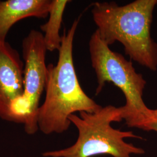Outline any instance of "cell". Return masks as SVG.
Wrapping results in <instances>:
<instances>
[{"label":"cell","instance_id":"obj_1","mask_svg":"<svg viewBox=\"0 0 157 157\" xmlns=\"http://www.w3.org/2000/svg\"><path fill=\"white\" fill-rule=\"evenodd\" d=\"M78 22L75 20L63 31L58 62L47 65L45 100L37 118L39 129L45 135L67 131L71 124L69 117L75 112L93 113L102 107L85 93L76 73L73 44Z\"/></svg>","mask_w":157,"mask_h":157},{"label":"cell","instance_id":"obj_2","mask_svg":"<svg viewBox=\"0 0 157 157\" xmlns=\"http://www.w3.org/2000/svg\"><path fill=\"white\" fill-rule=\"evenodd\" d=\"M157 0H136L125 6L115 2H97L91 13L97 31L104 43L116 41L124 45L125 54L142 66L157 69V43L151 27Z\"/></svg>","mask_w":157,"mask_h":157},{"label":"cell","instance_id":"obj_3","mask_svg":"<svg viewBox=\"0 0 157 157\" xmlns=\"http://www.w3.org/2000/svg\"><path fill=\"white\" fill-rule=\"evenodd\" d=\"M69 119L78 130L75 143L64 149L44 152V157H93L109 155L113 157H131L143 154V149L124 140L126 138H142L132 131L114 129L111 124L123 120L121 107L109 105L93 113L82 112L80 117L71 115Z\"/></svg>","mask_w":157,"mask_h":157},{"label":"cell","instance_id":"obj_4","mask_svg":"<svg viewBox=\"0 0 157 157\" xmlns=\"http://www.w3.org/2000/svg\"><path fill=\"white\" fill-rule=\"evenodd\" d=\"M89 46L97 80L95 95L101 93L105 83H113L125 97V105L121 107L123 120L129 127L144 130L151 117L152 109L146 106L143 99L146 81L142 75L136 71L132 61L111 50L97 30L90 37Z\"/></svg>","mask_w":157,"mask_h":157},{"label":"cell","instance_id":"obj_5","mask_svg":"<svg viewBox=\"0 0 157 157\" xmlns=\"http://www.w3.org/2000/svg\"><path fill=\"white\" fill-rule=\"evenodd\" d=\"M24 93L17 114V124L25 125L28 135H33L39 130L37 118L40 100L45 90L47 73L45 63L47 48L43 34L32 30L23 40Z\"/></svg>","mask_w":157,"mask_h":157},{"label":"cell","instance_id":"obj_6","mask_svg":"<svg viewBox=\"0 0 157 157\" xmlns=\"http://www.w3.org/2000/svg\"><path fill=\"white\" fill-rule=\"evenodd\" d=\"M23 63L10 44L0 42V118L15 122L24 93Z\"/></svg>","mask_w":157,"mask_h":157},{"label":"cell","instance_id":"obj_7","mask_svg":"<svg viewBox=\"0 0 157 157\" xmlns=\"http://www.w3.org/2000/svg\"><path fill=\"white\" fill-rule=\"evenodd\" d=\"M50 0H7L0 1V42L6 41L12 26L21 19L48 16Z\"/></svg>","mask_w":157,"mask_h":157},{"label":"cell","instance_id":"obj_8","mask_svg":"<svg viewBox=\"0 0 157 157\" xmlns=\"http://www.w3.org/2000/svg\"><path fill=\"white\" fill-rule=\"evenodd\" d=\"M67 0H52L47 22L40 26L43 32L44 41L47 50L58 51L62 43V36L59 31L61 27L63 15L67 4Z\"/></svg>","mask_w":157,"mask_h":157},{"label":"cell","instance_id":"obj_9","mask_svg":"<svg viewBox=\"0 0 157 157\" xmlns=\"http://www.w3.org/2000/svg\"><path fill=\"white\" fill-rule=\"evenodd\" d=\"M144 130L157 132V109H152L151 117L146 124Z\"/></svg>","mask_w":157,"mask_h":157}]
</instances>
